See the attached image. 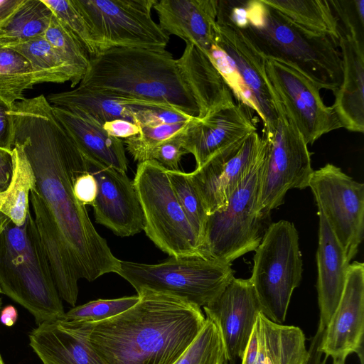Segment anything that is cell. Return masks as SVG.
I'll use <instances>...</instances> for the list:
<instances>
[{"mask_svg":"<svg viewBox=\"0 0 364 364\" xmlns=\"http://www.w3.org/2000/svg\"><path fill=\"white\" fill-rule=\"evenodd\" d=\"M345 361L343 359H333V364H345Z\"/></svg>","mask_w":364,"mask_h":364,"instance_id":"681fc988","label":"cell"},{"mask_svg":"<svg viewBox=\"0 0 364 364\" xmlns=\"http://www.w3.org/2000/svg\"><path fill=\"white\" fill-rule=\"evenodd\" d=\"M92 323L58 320L32 330L29 344L43 364H107L89 340Z\"/></svg>","mask_w":364,"mask_h":364,"instance_id":"44dd1931","label":"cell"},{"mask_svg":"<svg viewBox=\"0 0 364 364\" xmlns=\"http://www.w3.org/2000/svg\"><path fill=\"white\" fill-rule=\"evenodd\" d=\"M102 127L109 136L120 139H125L141 132V128L139 125L124 119H117L106 122Z\"/></svg>","mask_w":364,"mask_h":364,"instance_id":"7bdbcfd3","label":"cell"},{"mask_svg":"<svg viewBox=\"0 0 364 364\" xmlns=\"http://www.w3.org/2000/svg\"><path fill=\"white\" fill-rule=\"evenodd\" d=\"M266 150V139L255 132L188 173L208 215L227 205L237 187L264 157Z\"/></svg>","mask_w":364,"mask_h":364,"instance_id":"9a60e30c","label":"cell"},{"mask_svg":"<svg viewBox=\"0 0 364 364\" xmlns=\"http://www.w3.org/2000/svg\"><path fill=\"white\" fill-rule=\"evenodd\" d=\"M353 10L358 18V22L363 28L364 25V0H353L351 1Z\"/></svg>","mask_w":364,"mask_h":364,"instance_id":"7dc6e473","label":"cell"},{"mask_svg":"<svg viewBox=\"0 0 364 364\" xmlns=\"http://www.w3.org/2000/svg\"><path fill=\"white\" fill-rule=\"evenodd\" d=\"M233 95L255 111L269 135L279 120V104L266 71V56L245 33L218 11L214 43L206 53Z\"/></svg>","mask_w":364,"mask_h":364,"instance_id":"8992f818","label":"cell"},{"mask_svg":"<svg viewBox=\"0 0 364 364\" xmlns=\"http://www.w3.org/2000/svg\"><path fill=\"white\" fill-rule=\"evenodd\" d=\"M153 9L159 26L168 36H176L205 53L214 43L218 0H156Z\"/></svg>","mask_w":364,"mask_h":364,"instance_id":"7402d4cb","label":"cell"},{"mask_svg":"<svg viewBox=\"0 0 364 364\" xmlns=\"http://www.w3.org/2000/svg\"><path fill=\"white\" fill-rule=\"evenodd\" d=\"M53 15L43 0H18L0 22V44L11 47L43 36Z\"/></svg>","mask_w":364,"mask_h":364,"instance_id":"f1b7e54d","label":"cell"},{"mask_svg":"<svg viewBox=\"0 0 364 364\" xmlns=\"http://www.w3.org/2000/svg\"><path fill=\"white\" fill-rule=\"evenodd\" d=\"M193 118L173 109L161 108H142L134 116L136 123L140 127L183 123Z\"/></svg>","mask_w":364,"mask_h":364,"instance_id":"ab89813d","label":"cell"},{"mask_svg":"<svg viewBox=\"0 0 364 364\" xmlns=\"http://www.w3.org/2000/svg\"><path fill=\"white\" fill-rule=\"evenodd\" d=\"M191 121L173 124L141 127V132L139 134L125 139L123 143L135 161L139 163L148 161L154 149L183 131Z\"/></svg>","mask_w":364,"mask_h":364,"instance_id":"8d00e7d4","label":"cell"},{"mask_svg":"<svg viewBox=\"0 0 364 364\" xmlns=\"http://www.w3.org/2000/svg\"><path fill=\"white\" fill-rule=\"evenodd\" d=\"M52 107L55 115L87 161L127 172L128 161L122 139L109 136L101 124L86 117Z\"/></svg>","mask_w":364,"mask_h":364,"instance_id":"484cf974","label":"cell"},{"mask_svg":"<svg viewBox=\"0 0 364 364\" xmlns=\"http://www.w3.org/2000/svg\"><path fill=\"white\" fill-rule=\"evenodd\" d=\"M180 75L193 97L202 119L215 109L234 102L232 93L209 57L191 43H186L176 59Z\"/></svg>","mask_w":364,"mask_h":364,"instance_id":"d4e9b609","label":"cell"},{"mask_svg":"<svg viewBox=\"0 0 364 364\" xmlns=\"http://www.w3.org/2000/svg\"><path fill=\"white\" fill-rule=\"evenodd\" d=\"M117 274L138 294H169L199 307L215 300L235 278L230 264L198 257H171L154 264L121 260Z\"/></svg>","mask_w":364,"mask_h":364,"instance_id":"52a82bcc","label":"cell"},{"mask_svg":"<svg viewBox=\"0 0 364 364\" xmlns=\"http://www.w3.org/2000/svg\"><path fill=\"white\" fill-rule=\"evenodd\" d=\"M0 289L38 326L65 313L31 210L21 226L7 218L0 234Z\"/></svg>","mask_w":364,"mask_h":364,"instance_id":"5b68a950","label":"cell"},{"mask_svg":"<svg viewBox=\"0 0 364 364\" xmlns=\"http://www.w3.org/2000/svg\"><path fill=\"white\" fill-rule=\"evenodd\" d=\"M13 173L12 151L0 148V192L9 185Z\"/></svg>","mask_w":364,"mask_h":364,"instance_id":"ee69618b","label":"cell"},{"mask_svg":"<svg viewBox=\"0 0 364 364\" xmlns=\"http://www.w3.org/2000/svg\"><path fill=\"white\" fill-rule=\"evenodd\" d=\"M14 141L32 167L29 202L60 298L75 306L78 281L118 273L120 262L96 230L73 185L89 163L58 119L43 95L25 98L10 110Z\"/></svg>","mask_w":364,"mask_h":364,"instance_id":"6da1fadb","label":"cell"},{"mask_svg":"<svg viewBox=\"0 0 364 364\" xmlns=\"http://www.w3.org/2000/svg\"><path fill=\"white\" fill-rule=\"evenodd\" d=\"M139 300V296H124L112 299H97L74 306L59 319L70 322L97 323L128 310Z\"/></svg>","mask_w":364,"mask_h":364,"instance_id":"d590c367","label":"cell"},{"mask_svg":"<svg viewBox=\"0 0 364 364\" xmlns=\"http://www.w3.org/2000/svg\"><path fill=\"white\" fill-rule=\"evenodd\" d=\"M183 131L154 149L149 154V160L156 161L167 171H181L179 168L181 159L183 155L188 154L183 146Z\"/></svg>","mask_w":364,"mask_h":364,"instance_id":"f35d334b","label":"cell"},{"mask_svg":"<svg viewBox=\"0 0 364 364\" xmlns=\"http://www.w3.org/2000/svg\"><path fill=\"white\" fill-rule=\"evenodd\" d=\"M13 173L8 187L0 192V213L14 224L22 225L31 210L30 191L36 177L21 144L14 141L12 149Z\"/></svg>","mask_w":364,"mask_h":364,"instance_id":"f546056e","label":"cell"},{"mask_svg":"<svg viewBox=\"0 0 364 364\" xmlns=\"http://www.w3.org/2000/svg\"><path fill=\"white\" fill-rule=\"evenodd\" d=\"M225 347L216 323L205 317V323L187 350L173 364H224Z\"/></svg>","mask_w":364,"mask_h":364,"instance_id":"e575fe53","label":"cell"},{"mask_svg":"<svg viewBox=\"0 0 364 364\" xmlns=\"http://www.w3.org/2000/svg\"><path fill=\"white\" fill-rule=\"evenodd\" d=\"M224 364H228V363H224Z\"/></svg>","mask_w":364,"mask_h":364,"instance_id":"f5cc1de1","label":"cell"},{"mask_svg":"<svg viewBox=\"0 0 364 364\" xmlns=\"http://www.w3.org/2000/svg\"><path fill=\"white\" fill-rule=\"evenodd\" d=\"M167 174L178 201L199 240L201 248L208 215L202 200L188 173L167 171Z\"/></svg>","mask_w":364,"mask_h":364,"instance_id":"836d02e7","label":"cell"},{"mask_svg":"<svg viewBox=\"0 0 364 364\" xmlns=\"http://www.w3.org/2000/svg\"><path fill=\"white\" fill-rule=\"evenodd\" d=\"M43 36L72 68L80 83L87 70L90 57L80 41L54 14Z\"/></svg>","mask_w":364,"mask_h":364,"instance_id":"d6a6232c","label":"cell"},{"mask_svg":"<svg viewBox=\"0 0 364 364\" xmlns=\"http://www.w3.org/2000/svg\"><path fill=\"white\" fill-rule=\"evenodd\" d=\"M43 1L80 41L90 58L100 53L87 23L72 0Z\"/></svg>","mask_w":364,"mask_h":364,"instance_id":"74e56055","label":"cell"},{"mask_svg":"<svg viewBox=\"0 0 364 364\" xmlns=\"http://www.w3.org/2000/svg\"><path fill=\"white\" fill-rule=\"evenodd\" d=\"M269 81L284 109L307 144L341 128L331 107L325 105L321 88L295 66L267 58Z\"/></svg>","mask_w":364,"mask_h":364,"instance_id":"5bb4252c","label":"cell"},{"mask_svg":"<svg viewBox=\"0 0 364 364\" xmlns=\"http://www.w3.org/2000/svg\"><path fill=\"white\" fill-rule=\"evenodd\" d=\"M278 110L275 129L262 135L267 151L259 176L257 209L265 218L283 203L289 190L309 187L314 171L308 144L280 102Z\"/></svg>","mask_w":364,"mask_h":364,"instance_id":"7c38bea8","label":"cell"},{"mask_svg":"<svg viewBox=\"0 0 364 364\" xmlns=\"http://www.w3.org/2000/svg\"><path fill=\"white\" fill-rule=\"evenodd\" d=\"M87 161L97 184L92 204L96 223L119 237L144 230V214L133 181L126 173Z\"/></svg>","mask_w":364,"mask_h":364,"instance_id":"d6986e66","label":"cell"},{"mask_svg":"<svg viewBox=\"0 0 364 364\" xmlns=\"http://www.w3.org/2000/svg\"><path fill=\"white\" fill-rule=\"evenodd\" d=\"M264 157L237 187L227 205L208 215L200 248L203 258L231 264L242 255L255 251L261 242L265 217L257 209V198Z\"/></svg>","mask_w":364,"mask_h":364,"instance_id":"30bf717a","label":"cell"},{"mask_svg":"<svg viewBox=\"0 0 364 364\" xmlns=\"http://www.w3.org/2000/svg\"><path fill=\"white\" fill-rule=\"evenodd\" d=\"M72 1L87 23L100 53L113 48L166 50L169 36L151 17L156 0Z\"/></svg>","mask_w":364,"mask_h":364,"instance_id":"8fae6325","label":"cell"},{"mask_svg":"<svg viewBox=\"0 0 364 364\" xmlns=\"http://www.w3.org/2000/svg\"><path fill=\"white\" fill-rule=\"evenodd\" d=\"M11 106L0 98V148L12 151L14 127L10 110Z\"/></svg>","mask_w":364,"mask_h":364,"instance_id":"b9f144b4","label":"cell"},{"mask_svg":"<svg viewBox=\"0 0 364 364\" xmlns=\"http://www.w3.org/2000/svg\"><path fill=\"white\" fill-rule=\"evenodd\" d=\"M137 295L128 310L92 323L91 345L107 364H173L205 323L201 308L169 294Z\"/></svg>","mask_w":364,"mask_h":364,"instance_id":"7a4b0ae2","label":"cell"},{"mask_svg":"<svg viewBox=\"0 0 364 364\" xmlns=\"http://www.w3.org/2000/svg\"><path fill=\"white\" fill-rule=\"evenodd\" d=\"M301 29L328 37L338 44L341 35V20L331 1L263 0Z\"/></svg>","mask_w":364,"mask_h":364,"instance_id":"83f0119b","label":"cell"},{"mask_svg":"<svg viewBox=\"0 0 364 364\" xmlns=\"http://www.w3.org/2000/svg\"><path fill=\"white\" fill-rule=\"evenodd\" d=\"M144 214V230L170 257H202L199 240L169 181L167 170L152 160L139 163L133 181Z\"/></svg>","mask_w":364,"mask_h":364,"instance_id":"9c48e42d","label":"cell"},{"mask_svg":"<svg viewBox=\"0 0 364 364\" xmlns=\"http://www.w3.org/2000/svg\"><path fill=\"white\" fill-rule=\"evenodd\" d=\"M319 216L316 252V289L320 311L318 325L326 328L336 311L345 287L350 262L322 214Z\"/></svg>","mask_w":364,"mask_h":364,"instance_id":"cb8c5ba5","label":"cell"},{"mask_svg":"<svg viewBox=\"0 0 364 364\" xmlns=\"http://www.w3.org/2000/svg\"><path fill=\"white\" fill-rule=\"evenodd\" d=\"M74 195L83 205L93 204L97 193V184L93 175L90 172L80 175L73 185Z\"/></svg>","mask_w":364,"mask_h":364,"instance_id":"60d3db41","label":"cell"},{"mask_svg":"<svg viewBox=\"0 0 364 364\" xmlns=\"http://www.w3.org/2000/svg\"><path fill=\"white\" fill-rule=\"evenodd\" d=\"M302 330L257 316L242 364H306L309 351Z\"/></svg>","mask_w":364,"mask_h":364,"instance_id":"603a6c76","label":"cell"},{"mask_svg":"<svg viewBox=\"0 0 364 364\" xmlns=\"http://www.w3.org/2000/svg\"><path fill=\"white\" fill-rule=\"evenodd\" d=\"M0 364H4L1 355H0Z\"/></svg>","mask_w":364,"mask_h":364,"instance_id":"f907efd6","label":"cell"},{"mask_svg":"<svg viewBox=\"0 0 364 364\" xmlns=\"http://www.w3.org/2000/svg\"><path fill=\"white\" fill-rule=\"evenodd\" d=\"M29 63L35 85L43 82L63 83L71 87L79 85L72 68L59 55L43 36L11 46Z\"/></svg>","mask_w":364,"mask_h":364,"instance_id":"4dcf8cb0","label":"cell"},{"mask_svg":"<svg viewBox=\"0 0 364 364\" xmlns=\"http://www.w3.org/2000/svg\"><path fill=\"white\" fill-rule=\"evenodd\" d=\"M364 264H350L338 305L325 328L320 350L328 358L343 359L357 353L363 364Z\"/></svg>","mask_w":364,"mask_h":364,"instance_id":"ac0fdd59","label":"cell"},{"mask_svg":"<svg viewBox=\"0 0 364 364\" xmlns=\"http://www.w3.org/2000/svg\"><path fill=\"white\" fill-rule=\"evenodd\" d=\"M17 318V310L12 305H8L1 311L0 321L4 325L6 326H14L16 322Z\"/></svg>","mask_w":364,"mask_h":364,"instance_id":"bcb514c9","label":"cell"},{"mask_svg":"<svg viewBox=\"0 0 364 364\" xmlns=\"http://www.w3.org/2000/svg\"><path fill=\"white\" fill-rule=\"evenodd\" d=\"M250 110L242 103L232 102L202 119L195 117L188 123L182 134L183 146L193 155L196 168L257 132L256 121Z\"/></svg>","mask_w":364,"mask_h":364,"instance_id":"2e32d148","label":"cell"},{"mask_svg":"<svg viewBox=\"0 0 364 364\" xmlns=\"http://www.w3.org/2000/svg\"><path fill=\"white\" fill-rule=\"evenodd\" d=\"M324 330L325 328L318 325L315 335L311 340L308 349L309 357L306 364H326L327 358L323 357V354L320 350Z\"/></svg>","mask_w":364,"mask_h":364,"instance_id":"f6af8a7d","label":"cell"},{"mask_svg":"<svg viewBox=\"0 0 364 364\" xmlns=\"http://www.w3.org/2000/svg\"><path fill=\"white\" fill-rule=\"evenodd\" d=\"M309 187L318 213L322 214L349 262L363 239L364 185L339 167L326 164L315 170Z\"/></svg>","mask_w":364,"mask_h":364,"instance_id":"4fadbf2b","label":"cell"},{"mask_svg":"<svg viewBox=\"0 0 364 364\" xmlns=\"http://www.w3.org/2000/svg\"><path fill=\"white\" fill-rule=\"evenodd\" d=\"M205 317L218 326L227 362L242 360L261 306L250 279L233 278L220 296L203 306Z\"/></svg>","mask_w":364,"mask_h":364,"instance_id":"e0dca14e","label":"cell"},{"mask_svg":"<svg viewBox=\"0 0 364 364\" xmlns=\"http://www.w3.org/2000/svg\"><path fill=\"white\" fill-rule=\"evenodd\" d=\"M34 85L28 60L13 48L0 44V98L12 107L25 99V90Z\"/></svg>","mask_w":364,"mask_h":364,"instance_id":"1f68e13d","label":"cell"},{"mask_svg":"<svg viewBox=\"0 0 364 364\" xmlns=\"http://www.w3.org/2000/svg\"><path fill=\"white\" fill-rule=\"evenodd\" d=\"M230 7L219 1L218 11L241 28L267 58L288 63L320 88L334 93L341 85L343 67L337 42L307 32L263 0Z\"/></svg>","mask_w":364,"mask_h":364,"instance_id":"3957f363","label":"cell"},{"mask_svg":"<svg viewBox=\"0 0 364 364\" xmlns=\"http://www.w3.org/2000/svg\"><path fill=\"white\" fill-rule=\"evenodd\" d=\"M255 252L250 280L262 313L273 322L282 323L292 293L302 278L299 235L294 225L284 220L271 224Z\"/></svg>","mask_w":364,"mask_h":364,"instance_id":"ba28073f","label":"cell"},{"mask_svg":"<svg viewBox=\"0 0 364 364\" xmlns=\"http://www.w3.org/2000/svg\"><path fill=\"white\" fill-rule=\"evenodd\" d=\"M6 220L7 218L5 215L0 213V234L5 225Z\"/></svg>","mask_w":364,"mask_h":364,"instance_id":"c3c4849f","label":"cell"},{"mask_svg":"<svg viewBox=\"0 0 364 364\" xmlns=\"http://www.w3.org/2000/svg\"><path fill=\"white\" fill-rule=\"evenodd\" d=\"M79 85L101 93L164 105L197 117L198 107L166 50L113 48L90 58Z\"/></svg>","mask_w":364,"mask_h":364,"instance_id":"277c9868","label":"cell"},{"mask_svg":"<svg viewBox=\"0 0 364 364\" xmlns=\"http://www.w3.org/2000/svg\"><path fill=\"white\" fill-rule=\"evenodd\" d=\"M1 293V289H0V294ZM1 304H2V301H1V299L0 298V309H1Z\"/></svg>","mask_w":364,"mask_h":364,"instance_id":"816d5d0a","label":"cell"},{"mask_svg":"<svg viewBox=\"0 0 364 364\" xmlns=\"http://www.w3.org/2000/svg\"><path fill=\"white\" fill-rule=\"evenodd\" d=\"M344 28L338 41L343 75L331 106L341 125L348 131H364V51L358 30L351 19L342 20Z\"/></svg>","mask_w":364,"mask_h":364,"instance_id":"ffe728a7","label":"cell"},{"mask_svg":"<svg viewBox=\"0 0 364 364\" xmlns=\"http://www.w3.org/2000/svg\"><path fill=\"white\" fill-rule=\"evenodd\" d=\"M46 98L52 106L82 115L102 126L117 119L136 123L135 114L142 108L173 109L156 103L107 95L80 85L72 90L51 93Z\"/></svg>","mask_w":364,"mask_h":364,"instance_id":"4316f807","label":"cell"}]
</instances>
